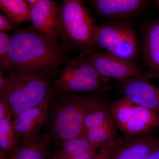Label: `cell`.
Wrapping results in <instances>:
<instances>
[{"label": "cell", "instance_id": "7402d4cb", "mask_svg": "<svg viewBox=\"0 0 159 159\" xmlns=\"http://www.w3.org/2000/svg\"><path fill=\"white\" fill-rule=\"evenodd\" d=\"M100 147L97 146H94L90 149L70 157H64L54 158L51 157L49 159H93L97 154Z\"/></svg>", "mask_w": 159, "mask_h": 159}, {"label": "cell", "instance_id": "83f0119b", "mask_svg": "<svg viewBox=\"0 0 159 159\" xmlns=\"http://www.w3.org/2000/svg\"><path fill=\"white\" fill-rule=\"evenodd\" d=\"M156 6H157V7H158L159 9V1H156Z\"/></svg>", "mask_w": 159, "mask_h": 159}, {"label": "cell", "instance_id": "9c48e42d", "mask_svg": "<svg viewBox=\"0 0 159 159\" xmlns=\"http://www.w3.org/2000/svg\"><path fill=\"white\" fill-rule=\"evenodd\" d=\"M119 82V90L125 97L159 114V88L149 82L146 74Z\"/></svg>", "mask_w": 159, "mask_h": 159}, {"label": "cell", "instance_id": "9a60e30c", "mask_svg": "<svg viewBox=\"0 0 159 159\" xmlns=\"http://www.w3.org/2000/svg\"><path fill=\"white\" fill-rule=\"evenodd\" d=\"M51 134H43L20 143L14 152L6 159H48Z\"/></svg>", "mask_w": 159, "mask_h": 159}, {"label": "cell", "instance_id": "7a4b0ae2", "mask_svg": "<svg viewBox=\"0 0 159 159\" xmlns=\"http://www.w3.org/2000/svg\"><path fill=\"white\" fill-rule=\"evenodd\" d=\"M51 80L39 72H12L6 77L4 85L0 88V98L8 103L12 114L49 104L52 93Z\"/></svg>", "mask_w": 159, "mask_h": 159}, {"label": "cell", "instance_id": "8fae6325", "mask_svg": "<svg viewBox=\"0 0 159 159\" xmlns=\"http://www.w3.org/2000/svg\"><path fill=\"white\" fill-rule=\"evenodd\" d=\"M148 68V79H159V20L144 24L142 29L140 56Z\"/></svg>", "mask_w": 159, "mask_h": 159}, {"label": "cell", "instance_id": "30bf717a", "mask_svg": "<svg viewBox=\"0 0 159 159\" xmlns=\"http://www.w3.org/2000/svg\"><path fill=\"white\" fill-rule=\"evenodd\" d=\"M93 10L108 22L129 21L142 12L149 2L145 0H94L90 1Z\"/></svg>", "mask_w": 159, "mask_h": 159}, {"label": "cell", "instance_id": "cb8c5ba5", "mask_svg": "<svg viewBox=\"0 0 159 159\" xmlns=\"http://www.w3.org/2000/svg\"><path fill=\"white\" fill-rule=\"evenodd\" d=\"M11 114H12V112L8 103L0 98V120L5 119Z\"/></svg>", "mask_w": 159, "mask_h": 159}, {"label": "cell", "instance_id": "ac0fdd59", "mask_svg": "<svg viewBox=\"0 0 159 159\" xmlns=\"http://www.w3.org/2000/svg\"><path fill=\"white\" fill-rule=\"evenodd\" d=\"M0 8L7 17L16 24L31 20V9L26 1L1 0Z\"/></svg>", "mask_w": 159, "mask_h": 159}, {"label": "cell", "instance_id": "4fadbf2b", "mask_svg": "<svg viewBox=\"0 0 159 159\" xmlns=\"http://www.w3.org/2000/svg\"><path fill=\"white\" fill-rule=\"evenodd\" d=\"M159 148V141L155 137L142 135L119 140L108 159H145Z\"/></svg>", "mask_w": 159, "mask_h": 159}, {"label": "cell", "instance_id": "277c9868", "mask_svg": "<svg viewBox=\"0 0 159 159\" xmlns=\"http://www.w3.org/2000/svg\"><path fill=\"white\" fill-rule=\"evenodd\" d=\"M84 53L68 60L55 81V93L102 92L108 90L110 79L99 73Z\"/></svg>", "mask_w": 159, "mask_h": 159}, {"label": "cell", "instance_id": "484cf974", "mask_svg": "<svg viewBox=\"0 0 159 159\" xmlns=\"http://www.w3.org/2000/svg\"><path fill=\"white\" fill-rule=\"evenodd\" d=\"M145 159H159V148L152 152Z\"/></svg>", "mask_w": 159, "mask_h": 159}, {"label": "cell", "instance_id": "4316f807", "mask_svg": "<svg viewBox=\"0 0 159 159\" xmlns=\"http://www.w3.org/2000/svg\"><path fill=\"white\" fill-rule=\"evenodd\" d=\"M39 1L40 0H29V1H27V2L29 3V6L30 9H31L34 5H36L37 3H38Z\"/></svg>", "mask_w": 159, "mask_h": 159}, {"label": "cell", "instance_id": "7c38bea8", "mask_svg": "<svg viewBox=\"0 0 159 159\" xmlns=\"http://www.w3.org/2000/svg\"><path fill=\"white\" fill-rule=\"evenodd\" d=\"M49 104L38 106L13 114V125L20 142L40 134L48 117Z\"/></svg>", "mask_w": 159, "mask_h": 159}, {"label": "cell", "instance_id": "6da1fadb", "mask_svg": "<svg viewBox=\"0 0 159 159\" xmlns=\"http://www.w3.org/2000/svg\"><path fill=\"white\" fill-rule=\"evenodd\" d=\"M8 59L3 69L39 72L52 80L64 58L65 47L33 28L20 29L10 35Z\"/></svg>", "mask_w": 159, "mask_h": 159}, {"label": "cell", "instance_id": "d4e9b609", "mask_svg": "<svg viewBox=\"0 0 159 159\" xmlns=\"http://www.w3.org/2000/svg\"><path fill=\"white\" fill-rule=\"evenodd\" d=\"M114 146L110 147H101L99 148L97 154L93 159H108Z\"/></svg>", "mask_w": 159, "mask_h": 159}, {"label": "cell", "instance_id": "d6986e66", "mask_svg": "<svg viewBox=\"0 0 159 159\" xmlns=\"http://www.w3.org/2000/svg\"><path fill=\"white\" fill-rule=\"evenodd\" d=\"M113 124H116V123L108 106L103 103L86 116L80 137L90 129Z\"/></svg>", "mask_w": 159, "mask_h": 159}, {"label": "cell", "instance_id": "603a6c76", "mask_svg": "<svg viewBox=\"0 0 159 159\" xmlns=\"http://www.w3.org/2000/svg\"><path fill=\"white\" fill-rule=\"evenodd\" d=\"M17 24L13 22L8 17L0 15V30L1 31H10L16 27Z\"/></svg>", "mask_w": 159, "mask_h": 159}, {"label": "cell", "instance_id": "2e32d148", "mask_svg": "<svg viewBox=\"0 0 159 159\" xmlns=\"http://www.w3.org/2000/svg\"><path fill=\"white\" fill-rule=\"evenodd\" d=\"M13 125V115L0 120V159H6L20 145Z\"/></svg>", "mask_w": 159, "mask_h": 159}, {"label": "cell", "instance_id": "5bb4252c", "mask_svg": "<svg viewBox=\"0 0 159 159\" xmlns=\"http://www.w3.org/2000/svg\"><path fill=\"white\" fill-rule=\"evenodd\" d=\"M31 9L32 28L47 37L57 41L58 8L53 1L40 0Z\"/></svg>", "mask_w": 159, "mask_h": 159}, {"label": "cell", "instance_id": "ba28073f", "mask_svg": "<svg viewBox=\"0 0 159 159\" xmlns=\"http://www.w3.org/2000/svg\"><path fill=\"white\" fill-rule=\"evenodd\" d=\"M86 55L99 75L107 79L121 81L144 74L137 63L121 59L106 51L95 50Z\"/></svg>", "mask_w": 159, "mask_h": 159}, {"label": "cell", "instance_id": "5b68a950", "mask_svg": "<svg viewBox=\"0 0 159 159\" xmlns=\"http://www.w3.org/2000/svg\"><path fill=\"white\" fill-rule=\"evenodd\" d=\"M96 47L121 59L137 63L140 44L133 25L129 21L108 22L96 26Z\"/></svg>", "mask_w": 159, "mask_h": 159}, {"label": "cell", "instance_id": "ffe728a7", "mask_svg": "<svg viewBox=\"0 0 159 159\" xmlns=\"http://www.w3.org/2000/svg\"><path fill=\"white\" fill-rule=\"evenodd\" d=\"M59 150L52 157L54 158L64 157L81 153L96 145H91L84 138L77 137L63 141Z\"/></svg>", "mask_w": 159, "mask_h": 159}, {"label": "cell", "instance_id": "e0dca14e", "mask_svg": "<svg viewBox=\"0 0 159 159\" xmlns=\"http://www.w3.org/2000/svg\"><path fill=\"white\" fill-rule=\"evenodd\" d=\"M116 124L104 125L90 129L82 137L91 144L98 147H110L115 146L119 142L117 139Z\"/></svg>", "mask_w": 159, "mask_h": 159}, {"label": "cell", "instance_id": "8992f818", "mask_svg": "<svg viewBox=\"0 0 159 159\" xmlns=\"http://www.w3.org/2000/svg\"><path fill=\"white\" fill-rule=\"evenodd\" d=\"M103 103L99 98L89 96H75L66 99L54 114L52 124L54 135L61 142L80 137L86 116Z\"/></svg>", "mask_w": 159, "mask_h": 159}, {"label": "cell", "instance_id": "f1b7e54d", "mask_svg": "<svg viewBox=\"0 0 159 159\" xmlns=\"http://www.w3.org/2000/svg\"></svg>", "mask_w": 159, "mask_h": 159}, {"label": "cell", "instance_id": "3957f363", "mask_svg": "<svg viewBox=\"0 0 159 159\" xmlns=\"http://www.w3.org/2000/svg\"><path fill=\"white\" fill-rule=\"evenodd\" d=\"M58 8V37L63 46L86 54L97 48L95 19L80 0H65Z\"/></svg>", "mask_w": 159, "mask_h": 159}, {"label": "cell", "instance_id": "52a82bcc", "mask_svg": "<svg viewBox=\"0 0 159 159\" xmlns=\"http://www.w3.org/2000/svg\"><path fill=\"white\" fill-rule=\"evenodd\" d=\"M116 125L127 137L145 134L159 125L156 112L137 104L124 96L108 105Z\"/></svg>", "mask_w": 159, "mask_h": 159}, {"label": "cell", "instance_id": "44dd1931", "mask_svg": "<svg viewBox=\"0 0 159 159\" xmlns=\"http://www.w3.org/2000/svg\"><path fill=\"white\" fill-rule=\"evenodd\" d=\"M11 37L6 31H0V65L3 68L7 62Z\"/></svg>", "mask_w": 159, "mask_h": 159}]
</instances>
